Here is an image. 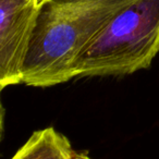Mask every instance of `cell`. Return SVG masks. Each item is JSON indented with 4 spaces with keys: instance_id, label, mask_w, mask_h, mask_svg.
Listing matches in <instances>:
<instances>
[{
    "instance_id": "8992f818",
    "label": "cell",
    "mask_w": 159,
    "mask_h": 159,
    "mask_svg": "<svg viewBox=\"0 0 159 159\" xmlns=\"http://www.w3.org/2000/svg\"><path fill=\"white\" fill-rule=\"evenodd\" d=\"M44 1H45V0H42V2H44Z\"/></svg>"
},
{
    "instance_id": "5b68a950",
    "label": "cell",
    "mask_w": 159,
    "mask_h": 159,
    "mask_svg": "<svg viewBox=\"0 0 159 159\" xmlns=\"http://www.w3.org/2000/svg\"><path fill=\"white\" fill-rule=\"evenodd\" d=\"M36 1H38V2L40 3V5H43V2H42V0H36Z\"/></svg>"
},
{
    "instance_id": "277c9868",
    "label": "cell",
    "mask_w": 159,
    "mask_h": 159,
    "mask_svg": "<svg viewBox=\"0 0 159 159\" xmlns=\"http://www.w3.org/2000/svg\"><path fill=\"white\" fill-rule=\"evenodd\" d=\"M11 159H92L89 152L73 148L69 139L55 128L35 131Z\"/></svg>"
},
{
    "instance_id": "6da1fadb",
    "label": "cell",
    "mask_w": 159,
    "mask_h": 159,
    "mask_svg": "<svg viewBox=\"0 0 159 159\" xmlns=\"http://www.w3.org/2000/svg\"><path fill=\"white\" fill-rule=\"evenodd\" d=\"M136 0H45L23 66V84L50 87L75 77L80 55Z\"/></svg>"
},
{
    "instance_id": "3957f363",
    "label": "cell",
    "mask_w": 159,
    "mask_h": 159,
    "mask_svg": "<svg viewBox=\"0 0 159 159\" xmlns=\"http://www.w3.org/2000/svg\"><path fill=\"white\" fill-rule=\"evenodd\" d=\"M42 5L0 0V89L23 83V66Z\"/></svg>"
},
{
    "instance_id": "7a4b0ae2",
    "label": "cell",
    "mask_w": 159,
    "mask_h": 159,
    "mask_svg": "<svg viewBox=\"0 0 159 159\" xmlns=\"http://www.w3.org/2000/svg\"><path fill=\"white\" fill-rule=\"evenodd\" d=\"M159 52V0L119 11L80 55L75 77L122 76L150 66Z\"/></svg>"
}]
</instances>
